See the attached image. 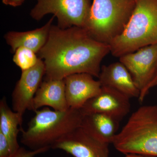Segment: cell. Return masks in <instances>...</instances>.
I'll use <instances>...</instances> for the list:
<instances>
[{
  "label": "cell",
  "mask_w": 157,
  "mask_h": 157,
  "mask_svg": "<svg viewBox=\"0 0 157 157\" xmlns=\"http://www.w3.org/2000/svg\"><path fill=\"white\" fill-rule=\"evenodd\" d=\"M109 53V44L94 39L83 28L63 29L54 25L38 52L39 58L44 59L45 80H62L80 73L98 78L101 62Z\"/></svg>",
  "instance_id": "obj_1"
},
{
  "label": "cell",
  "mask_w": 157,
  "mask_h": 157,
  "mask_svg": "<svg viewBox=\"0 0 157 157\" xmlns=\"http://www.w3.org/2000/svg\"><path fill=\"white\" fill-rule=\"evenodd\" d=\"M26 130L21 129V142L33 150L50 147L63 136L81 126L83 115L80 109L65 111L48 107L34 111Z\"/></svg>",
  "instance_id": "obj_2"
},
{
  "label": "cell",
  "mask_w": 157,
  "mask_h": 157,
  "mask_svg": "<svg viewBox=\"0 0 157 157\" xmlns=\"http://www.w3.org/2000/svg\"><path fill=\"white\" fill-rule=\"evenodd\" d=\"M157 44V0H135L134 11L123 32L109 44L110 53L120 58Z\"/></svg>",
  "instance_id": "obj_3"
},
{
  "label": "cell",
  "mask_w": 157,
  "mask_h": 157,
  "mask_svg": "<svg viewBox=\"0 0 157 157\" xmlns=\"http://www.w3.org/2000/svg\"><path fill=\"white\" fill-rule=\"evenodd\" d=\"M112 144L125 155L157 157V105L142 106L133 113Z\"/></svg>",
  "instance_id": "obj_4"
},
{
  "label": "cell",
  "mask_w": 157,
  "mask_h": 157,
  "mask_svg": "<svg viewBox=\"0 0 157 157\" xmlns=\"http://www.w3.org/2000/svg\"><path fill=\"white\" fill-rule=\"evenodd\" d=\"M135 0H93L85 29L94 39L109 44L125 28Z\"/></svg>",
  "instance_id": "obj_5"
},
{
  "label": "cell",
  "mask_w": 157,
  "mask_h": 157,
  "mask_svg": "<svg viewBox=\"0 0 157 157\" xmlns=\"http://www.w3.org/2000/svg\"><path fill=\"white\" fill-rule=\"evenodd\" d=\"M30 14L36 21L51 14L57 19L58 26L85 28L91 6V0H36Z\"/></svg>",
  "instance_id": "obj_6"
},
{
  "label": "cell",
  "mask_w": 157,
  "mask_h": 157,
  "mask_svg": "<svg viewBox=\"0 0 157 157\" xmlns=\"http://www.w3.org/2000/svg\"><path fill=\"white\" fill-rule=\"evenodd\" d=\"M119 61L129 70L141 93L157 73V44L124 55L119 58Z\"/></svg>",
  "instance_id": "obj_7"
},
{
  "label": "cell",
  "mask_w": 157,
  "mask_h": 157,
  "mask_svg": "<svg viewBox=\"0 0 157 157\" xmlns=\"http://www.w3.org/2000/svg\"><path fill=\"white\" fill-rule=\"evenodd\" d=\"M109 145L79 127L57 140L51 148L62 150L74 157H108Z\"/></svg>",
  "instance_id": "obj_8"
},
{
  "label": "cell",
  "mask_w": 157,
  "mask_h": 157,
  "mask_svg": "<svg viewBox=\"0 0 157 157\" xmlns=\"http://www.w3.org/2000/svg\"><path fill=\"white\" fill-rule=\"evenodd\" d=\"M130 109V98L113 89L102 86L100 92L89 100L80 110L83 116L104 113L120 121L129 113Z\"/></svg>",
  "instance_id": "obj_9"
},
{
  "label": "cell",
  "mask_w": 157,
  "mask_h": 157,
  "mask_svg": "<svg viewBox=\"0 0 157 157\" xmlns=\"http://www.w3.org/2000/svg\"><path fill=\"white\" fill-rule=\"evenodd\" d=\"M45 73V64L40 58L33 67L21 72L12 93L13 111L23 116L26 110H30L33 100Z\"/></svg>",
  "instance_id": "obj_10"
},
{
  "label": "cell",
  "mask_w": 157,
  "mask_h": 157,
  "mask_svg": "<svg viewBox=\"0 0 157 157\" xmlns=\"http://www.w3.org/2000/svg\"><path fill=\"white\" fill-rule=\"evenodd\" d=\"M64 81L68 106L73 109H81L100 92L102 87L99 80L88 73L72 74L66 77Z\"/></svg>",
  "instance_id": "obj_11"
},
{
  "label": "cell",
  "mask_w": 157,
  "mask_h": 157,
  "mask_svg": "<svg viewBox=\"0 0 157 157\" xmlns=\"http://www.w3.org/2000/svg\"><path fill=\"white\" fill-rule=\"evenodd\" d=\"M98 78L101 86L113 89L130 99L140 96V90L131 73L120 61L102 66Z\"/></svg>",
  "instance_id": "obj_12"
},
{
  "label": "cell",
  "mask_w": 157,
  "mask_h": 157,
  "mask_svg": "<svg viewBox=\"0 0 157 157\" xmlns=\"http://www.w3.org/2000/svg\"><path fill=\"white\" fill-rule=\"evenodd\" d=\"M44 106L57 111L69 109L64 79L45 80L42 82L34 97L30 110L35 111Z\"/></svg>",
  "instance_id": "obj_13"
},
{
  "label": "cell",
  "mask_w": 157,
  "mask_h": 157,
  "mask_svg": "<svg viewBox=\"0 0 157 157\" xmlns=\"http://www.w3.org/2000/svg\"><path fill=\"white\" fill-rule=\"evenodd\" d=\"M119 122L107 114L93 113L83 116L80 127L97 140L109 144L118 134Z\"/></svg>",
  "instance_id": "obj_14"
},
{
  "label": "cell",
  "mask_w": 157,
  "mask_h": 157,
  "mask_svg": "<svg viewBox=\"0 0 157 157\" xmlns=\"http://www.w3.org/2000/svg\"><path fill=\"white\" fill-rule=\"evenodd\" d=\"M54 17L53 16L42 27L33 30L7 33L5 39L11 47V52L14 53L17 48L23 47L38 53L47 42Z\"/></svg>",
  "instance_id": "obj_15"
},
{
  "label": "cell",
  "mask_w": 157,
  "mask_h": 157,
  "mask_svg": "<svg viewBox=\"0 0 157 157\" xmlns=\"http://www.w3.org/2000/svg\"><path fill=\"white\" fill-rule=\"evenodd\" d=\"M22 122V116L12 110L3 98L0 101V132L7 138L13 154L20 148L17 136L21 128L18 126Z\"/></svg>",
  "instance_id": "obj_16"
},
{
  "label": "cell",
  "mask_w": 157,
  "mask_h": 157,
  "mask_svg": "<svg viewBox=\"0 0 157 157\" xmlns=\"http://www.w3.org/2000/svg\"><path fill=\"white\" fill-rule=\"evenodd\" d=\"M36 52L29 48L21 47L14 52L13 61L22 71H25L35 67L39 62V58Z\"/></svg>",
  "instance_id": "obj_17"
},
{
  "label": "cell",
  "mask_w": 157,
  "mask_h": 157,
  "mask_svg": "<svg viewBox=\"0 0 157 157\" xmlns=\"http://www.w3.org/2000/svg\"><path fill=\"white\" fill-rule=\"evenodd\" d=\"M50 148V147H46L33 151H28L23 147H20L19 149L10 157H34L37 155L47 151Z\"/></svg>",
  "instance_id": "obj_18"
},
{
  "label": "cell",
  "mask_w": 157,
  "mask_h": 157,
  "mask_svg": "<svg viewBox=\"0 0 157 157\" xmlns=\"http://www.w3.org/2000/svg\"><path fill=\"white\" fill-rule=\"evenodd\" d=\"M13 154L7 138L0 132V157H10Z\"/></svg>",
  "instance_id": "obj_19"
},
{
  "label": "cell",
  "mask_w": 157,
  "mask_h": 157,
  "mask_svg": "<svg viewBox=\"0 0 157 157\" xmlns=\"http://www.w3.org/2000/svg\"><path fill=\"white\" fill-rule=\"evenodd\" d=\"M156 86H157V73L151 82L147 86L145 89L140 93V96L138 98L139 102H141V103L143 102L147 95L148 94L150 90Z\"/></svg>",
  "instance_id": "obj_20"
},
{
  "label": "cell",
  "mask_w": 157,
  "mask_h": 157,
  "mask_svg": "<svg viewBox=\"0 0 157 157\" xmlns=\"http://www.w3.org/2000/svg\"><path fill=\"white\" fill-rule=\"evenodd\" d=\"M25 0H2L3 4L7 6L16 7L21 6Z\"/></svg>",
  "instance_id": "obj_21"
},
{
  "label": "cell",
  "mask_w": 157,
  "mask_h": 157,
  "mask_svg": "<svg viewBox=\"0 0 157 157\" xmlns=\"http://www.w3.org/2000/svg\"><path fill=\"white\" fill-rule=\"evenodd\" d=\"M125 157H156L149 155L137 153H129L125 155Z\"/></svg>",
  "instance_id": "obj_22"
}]
</instances>
